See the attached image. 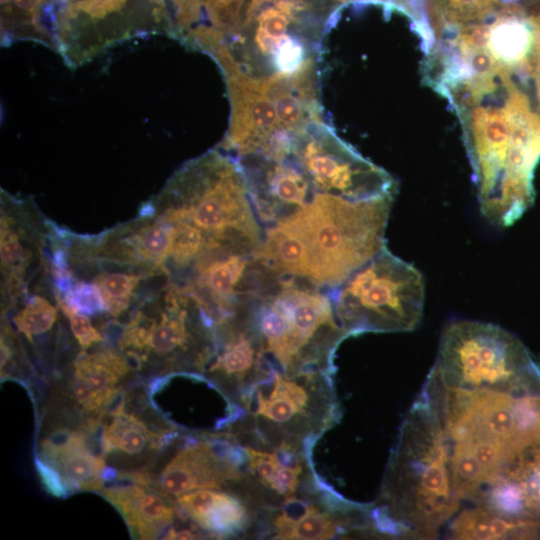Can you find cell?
<instances>
[{"instance_id":"obj_24","label":"cell","mask_w":540,"mask_h":540,"mask_svg":"<svg viewBox=\"0 0 540 540\" xmlns=\"http://www.w3.org/2000/svg\"><path fill=\"white\" fill-rule=\"evenodd\" d=\"M247 1L204 0L202 22L190 34L193 33L208 43L228 41L242 26Z\"/></svg>"},{"instance_id":"obj_27","label":"cell","mask_w":540,"mask_h":540,"mask_svg":"<svg viewBox=\"0 0 540 540\" xmlns=\"http://www.w3.org/2000/svg\"><path fill=\"white\" fill-rule=\"evenodd\" d=\"M339 525L328 514L314 509L293 522L285 530L278 533L281 539H328L335 535Z\"/></svg>"},{"instance_id":"obj_20","label":"cell","mask_w":540,"mask_h":540,"mask_svg":"<svg viewBox=\"0 0 540 540\" xmlns=\"http://www.w3.org/2000/svg\"><path fill=\"white\" fill-rule=\"evenodd\" d=\"M108 419L100 435L104 456L117 455L127 459L147 456L165 445V436L151 430L137 416L124 410L120 400L111 411H105Z\"/></svg>"},{"instance_id":"obj_30","label":"cell","mask_w":540,"mask_h":540,"mask_svg":"<svg viewBox=\"0 0 540 540\" xmlns=\"http://www.w3.org/2000/svg\"><path fill=\"white\" fill-rule=\"evenodd\" d=\"M249 466L252 472L258 476L259 480L270 487L275 474L280 467V462L276 453L258 451L252 448L246 449Z\"/></svg>"},{"instance_id":"obj_13","label":"cell","mask_w":540,"mask_h":540,"mask_svg":"<svg viewBox=\"0 0 540 540\" xmlns=\"http://www.w3.org/2000/svg\"><path fill=\"white\" fill-rule=\"evenodd\" d=\"M50 222L30 199L1 190V271L5 307L22 298L40 267H47Z\"/></svg>"},{"instance_id":"obj_1","label":"cell","mask_w":540,"mask_h":540,"mask_svg":"<svg viewBox=\"0 0 540 540\" xmlns=\"http://www.w3.org/2000/svg\"><path fill=\"white\" fill-rule=\"evenodd\" d=\"M435 90L461 121L481 213L497 226L511 225L533 202L540 115L503 69L460 73L443 79Z\"/></svg>"},{"instance_id":"obj_31","label":"cell","mask_w":540,"mask_h":540,"mask_svg":"<svg viewBox=\"0 0 540 540\" xmlns=\"http://www.w3.org/2000/svg\"><path fill=\"white\" fill-rule=\"evenodd\" d=\"M301 472L300 465L295 467L280 465L270 484V488L281 496H291L299 484Z\"/></svg>"},{"instance_id":"obj_25","label":"cell","mask_w":540,"mask_h":540,"mask_svg":"<svg viewBox=\"0 0 540 540\" xmlns=\"http://www.w3.org/2000/svg\"><path fill=\"white\" fill-rule=\"evenodd\" d=\"M58 318L57 309L43 295L34 294L21 302V308L13 317L17 330L30 342L38 335L51 330Z\"/></svg>"},{"instance_id":"obj_28","label":"cell","mask_w":540,"mask_h":540,"mask_svg":"<svg viewBox=\"0 0 540 540\" xmlns=\"http://www.w3.org/2000/svg\"><path fill=\"white\" fill-rule=\"evenodd\" d=\"M171 20L170 36L182 43L202 22L204 0H165Z\"/></svg>"},{"instance_id":"obj_17","label":"cell","mask_w":540,"mask_h":540,"mask_svg":"<svg viewBox=\"0 0 540 540\" xmlns=\"http://www.w3.org/2000/svg\"><path fill=\"white\" fill-rule=\"evenodd\" d=\"M130 370L128 359L113 349L82 352L73 364L71 396L84 411L102 415L115 400L117 385Z\"/></svg>"},{"instance_id":"obj_18","label":"cell","mask_w":540,"mask_h":540,"mask_svg":"<svg viewBox=\"0 0 540 540\" xmlns=\"http://www.w3.org/2000/svg\"><path fill=\"white\" fill-rule=\"evenodd\" d=\"M101 493L122 514L132 534L140 539L157 538L176 514L170 497L136 482L105 488Z\"/></svg>"},{"instance_id":"obj_8","label":"cell","mask_w":540,"mask_h":540,"mask_svg":"<svg viewBox=\"0 0 540 540\" xmlns=\"http://www.w3.org/2000/svg\"><path fill=\"white\" fill-rule=\"evenodd\" d=\"M327 290L347 335L412 331L422 317V274L386 246L338 286Z\"/></svg>"},{"instance_id":"obj_9","label":"cell","mask_w":540,"mask_h":540,"mask_svg":"<svg viewBox=\"0 0 540 540\" xmlns=\"http://www.w3.org/2000/svg\"><path fill=\"white\" fill-rule=\"evenodd\" d=\"M432 370L452 387L512 393L540 389V366L522 342L496 325L478 321L448 324Z\"/></svg>"},{"instance_id":"obj_32","label":"cell","mask_w":540,"mask_h":540,"mask_svg":"<svg viewBox=\"0 0 540 540\" xmlns=\"http://www.w3.org/2000/svg\"><path fill=\"white\" fill-rule=\"evenodd\" d=\"M36 469L44 487L49 493L57 497L68 494L58 474L38 458H36Z\"/></svg>"},{"instance_id":"obj_33","label":"cell","mask_w":540,"mask_h":540,"mask_svg":"<svg viewBox=\"0 0 540 540\" xmlns=\"http://www.w3.org/2000/svg\"><path fill=\"white\" fill-rule=\"evenodd\" d=\"M275 1L277 0H248L246 9H245L243 23L249 20L256 13V11L259 10L262 6L275 2Z\"/></svg>"},{"instance_id":"obj_14","label":"cell","mask_w":540,"mask_h":540,"mask_svg":"<svg viewBox=\"0 0 540 540\" xmlns=\"http://www.w3.org/2000/svg\"><path fill=\"white\" fill-rule=\"evenodd\" d=\"M119 477L178 498L198 489H220L229 480L238 479L239 473L236 466L218 454L208 439L187 444L158 473L144 469L121 472Z\"/></svg>"},{"instance_id":"obj_15","label":"cell","mask_w":540,"mask_h":540,"mask_svg":"<svg viewBox=\"0 0 540 540\" xmlns=\"http://www.w3.org/2000/svg\"><path fill=\"white\" fill-rule=\"evenodd\" d=\"M97 426L89 421L79 430H58L40 444L37 458L58 474L67 493L103 488L105 456L90 441Z\"/></svg>"},{"instance_id":"obj_16","label":"cell","mask_w":540,"mask_h":540,"mask_svg":"<svg viewBox=\"0 0 540 540\" xmlns=\"http://www.w3.org/2000/svg\"><path fill=\"white\" fill-rule=\"evenodd\" d=\"M471 503L511 517L540 520V443L516 453Z\"/></svg>"},{"instance_id":"obj_10","label":"cell","mask_w":540,"mask_h":540,"mask_svg":"<svg viewBox=\"0 0 540 540\" xmlns=\"http://www.w3.org/2000/svg\"><path fill=\"white\" fill-rule=\"evenodd\" d=\"M52 30L75 69L134 37L170 35L171 21L165 0H52Z\"/></svg>"},{"instance_id":"obj_3","label":"cell","mask_w":540,"mask_h":540,"mask_svg":"<svg viewBox=\"0 0 540 540\" xmlns=\"http://www.w3.org/2000/svg\"><path fill=\"white\" fill-rule=\"evenodd\" d=\"M462 498L454 480L451 441L422 394L405 416L386 471L373 526L393 536L433 539L446 530Z\"/></svg>"},{"instance_id":"obj_34","label":"cell","mask_w":540,"mask_h":540,"mask_svg":"<svg viewBox=\"0 0 540 540\" xmlns=\"http://www.w3.org/2000/svg\"><path fill=\"white\" fill-rule=\"evenodd\" d=\"M339 3H347L351 1L359 2H376V3H392L398 9L405 11L409 15L408 0H334Z\"/></svg>"},{"instance_id":"obj_21","label":"cell","mask_w":540,"mask_h":540,"mask_svg":"<svg viewBox=\"0 0 540 540\" xmlns=\"http://www.w3.org/2000/svg\"><path fill=\"white\" fill-rule=\"evenodd\" d=\"M176 502L201 527L219 536L237 533L248 520L244 504L224 492L198 489L179 496Z\"/></svg>"},{"instance_id":"obj_6","label":"cell","mask_w":540,"mask_h":540,"mask_svg":"<svg viewBox=\"0 0 540 540\" xmlns=\"http://www.w3.org/2000/svg\"><path fill=\"white\" fill-rule=\"evenodd\" d=\"M421 393L450 441H484L511 455L540 443V389L512 393L452 387L431 369Z\"/></svg>"},{"instance_id":"obj_11","label":"cell","mask_w":540,"mask_h":540,"mask_svg":"<svg viewBox=\"0 0 540 540\" xmlns=\"http://www.w3.org/2000/svg\"><path fill=\"white\" fill-rule=\"evenodd\" d=\"M290 155L316 194L350 200L396 194L393 177L343 141L325 120L294 130Z\"/></svg>"},{"instance_id":"obj_19","label":"cell","mask_w":540,"mask_h":540,"mask_svg":"<svg viewBox=\"0 0 540 540\" xmlns=\"http://www.w3.org/2000/svg\"><path fill=\"white\" fill-rule=\"evenodd\" d=\"M446 535L463 540L536 538L540 535V520L511 517L472 503L459 509L446 527Z\"/></svg>"},{"instance_id":"obj_2","label":"cell","mask_w":540,"mask_h":540,"mask_svg":"<svg viewBox=\"0 0 540 540\" xmlns=\"http://www.w3.org/2000/svg\"><path fill=\"white\" fill-rule=\"evenodd\" d=\"M394 197L350 200L318 194L265 229L255 254L276 274L302 277L332 289L385 247Z\"/></svg>"},{"instance_id":"obj_29","label":"cell","mask_w":540,"mask_h":540,"mask_svg":"<svg viewBox=\"0 0 540 540\" xmlns=\"http://www.w3.org/2000/svg\"><path fill=\"white\" fill-rule=\"evenodd\" d=\"M54 297L68 318L71 331L83 351L103 340L100 331L91 324L87 316L70 308L55 292Z\"/></svg>"},{"instance_id":"obj_5","label":"cell","mask_w":540,"mask_h":540,"mask_svg":"<svg viewBox=\"0 0 540 540\" xmlns=\"http://www.w3.org/2000/svg\"><path fill=\"white\" fill-rule=\"evenodd\" d=\"M252 318L270 362L284 372L313 373L347 336L328 290L297 276L273 275L253 301Z\"/></svg>"},{"instance_id":"obj_23","label":"cell","mask_w":540,"mask_h":540,"mask_svg":"<svg viewBox=\"0 0 540 540\" xmlns=\"http://www.w3.org/2000/svg\"><path fill=\"white\" fill-rule=\"evenodd\" d=\"M293 377L273 372L269 395H264L260 389L252 395L255 399L250 405L254 407L253 415L279 426L291 425L295 420L307 417L311 402L309 390Z\"/></svg>"},{"instance_id":"obj_26","label":"cell","mask_w":540,"mask_h":540,"mask_svg":"<svg viewBox=\"0 0 540 540\" xmlns=\"http://www.w3.org/2000/svg\"><path fill=\"white\" fill-rule=\"evenodd\" d=\"M446 22L463 26L492 16L503 4L502 0H435Z\"/></svg>"},{"instance_id":"obj_4","label":"cell","mask_w":540,"mask_h":540,"mask_svg":"<svg viewBox=\"0 0 540 540\" xmlns=\"http://www.w3.org/2000/svg\"><path fill=\"white\" fill-rule=\"evenodd\" d=\"M147 204L161 216L199 230L208 250L254 252L264 238L244 172L220 148L184 163Z\"/></svg>"},{"instance_id":"obj_7","label":"cell","mask_w":540,"mask_h":540,"mask_svg":"<svg viewBox=\"0 0 540 540\" xmlns=\"http://www.w3.org/2000/svg\"><path fill=\"white\" fill-rule=\"evenodd\" d=\"M215 339V321L200 301L168 280L138 301L119 346L139 365L156 359L171 366L190 362L202 367L212 355Z\"/></svg>"},{"instance_id":"obj_22","label":"cell","mask_w":540,"mask_h":540,"mask_svg":"<svg viewBox=\"0 0 540 540\" xmlns=\"http://www.w3.org/2000/svg\"><path fill=\"white\" fill-rule=\"evenodd\" d=\"M31 41L55 51L52 0H1V44Z\"/></svg>"},{"instance_id":"obj_12","label":"cell","mask_w":540,"mask_h":540,"mask_svg":"<svg viewBox=\"0 0 540 540\" xmlns=\"http://www.w3.org/2000/svg\"><path fill=\"white\" fill-rule=\"evenodd\" d=\"M274 274L255 252L214 248L174 283L190 291L217 325L244 309Z\"/></svg>"}]
</instances>
